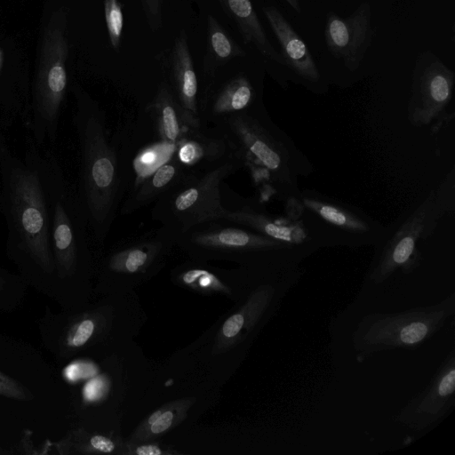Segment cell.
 <instances>
[{
	"label": "cell",
	"instance_id": "cell-1",
	"mask_svg": "<svg viewBox=\"0 0 455 455\" xmlns=\"http://www.w3.org/2000/svg\"><path fill=\"white\" fill-rule=\"evenodd\" d=\"M0 212L13 257L52 275L51 209L44 174V148L26 133L18 153L0 132Z\"/></svg>",
	"mask_w": 455,
	"mask_h": 455
},
{
	"label": "cell",
	"instance_id": "cell-2",
	"mask_svg": "<svg viewBox=\"0 0 455 455\" xmlns=\"http://www.w3.org/2000/svg\"><path fill=\"white\" fill-rule=\"evenodd\" d=\"M212 129L226 138L255 184L268 188L282 202L299 196L298 178L311 174L313 164L273 122L263 103Z\"/></svg>",
	"mask_w": 455,
	"mask_h": 455
},
{
	"label": "cell",
	"instance_id": "cell-3",
	"mask_svg": "<svg viewBox=\"0 0 455 455\" xmlns=\"http://www.w3.org/2000/svg\"><path fill=\"white\" fill-rule=\"evenodd\" d=\"M75 97L72 122L78 149V179L74 185L92 239L102 242L111 228L119 201V160L104 111L78 88Z\"/></svg>",
	"mask_w": 455,
	"mask_h": 455
},
{
	"label": "cell",
	"instance_id": "cell-4",
	"mask_svg": "<svg viewBox=\"0 0 455 455\" xmlns=\"http://www.w3.org/2000/svg\"><path fill=\"white\" fill-rule=\"evenodd\" d=\"M454 168L437 188L414 202L392 224L376 243L375 254L368 272V279L380 284L398 271L412 272L420 262L418 243L428 238L441 218L454 212Z\"/></svg>",
	"mask_w": 455,
	"mask_h": 455
},
{
	"label": "cell",
	"instance_id": "cell-5",
	"mask_svg": "<svg viewBox=\"0 0 455 455\" xmlns=\"http://www.w3.org/2000/svg\"><path fill=\"white\" fill-rule=\"evenodd\" d=\"M66 13L55 12L43 35L40 60L21 121L26 133L40 148H54L64 108L68 74Z\"/></svg>",
	"mask_w": 455,
	"mask_h": 455
},
{
	"label": "cell",
	"instance_id": "cell-6",
	"mask_svg": "<svg viewBox=\"0 0 455 455\" xmlns=\"http://www.w3.org/2000/svg\"><path fill=\"white\" fill-rule=\"evenodd\" d=\"M194 261H237L245 267L299 264L307 256L288 243L220 220L198 225L177 239Z\"/></svg>",
	"mask_w": 455,
	"mask_h": 455
},
{
	"label": "cell",
	"instance_id": "cell-7",
	"mask_svg": "<svg viewBox=\"0 0 455 455\" xmlns=\"http://www.w3.org/2000/svg\"><path fill=\"white\" fill-rule=\"evenodd\" d=\"M243 168L236 155L204 171H188L160 196L151 217L178 239L189 229L224 220L227 208L221 201L220 184Z\"/></svg>",
	"mask_w": 455,
	"mask_h": 455
},
{
	"label": "cell",
	"instance_id": "cell-8",
	"mask_svg": "<svg viewBox=\"0 0 455 455\" xmlns=\"http://www.w3.org/2000/svg\"><path fill=\"white\" fill-rule=\"evenodd\" d=\"M455 313V295L400 312L365 315L352 335L355 357L363 363L382 352L413 350L435 335Z\"/></svg>",
	"mask_w": 455,
	"mask_h": 455
},
{
	"label": "cell",
	"instance_id": "cell-9",
	"mask_svg": "<svg viewBox=\"0 0 455 455\" xmlns=\"http://www.w3.org/2000/svg\"><path fill=\"white\" fill-rule=\"evenodd\" d=\"M300 218L315 230L325 247L374 246L387 232V226L350 204L317 190H300Z\"/></svg>",
	"mask_w": 455,
	"mask_h": 455
},
{
	"label": "cell",
	"instance_id": "cell-10",
	"mask_svg": "<svg viewBox=\"0 0 455 455\" xmlns=\"http://www.w3.org/2000/svg\"><path fill=\"white\" fill-rule=\"evenodd\" d=\"M300 275L299 264L282 270L273 280L262 283L249 295L244 304L222 323L213 346V354L228 351L241 342L259 323L270 316L271 313Z\"/></svg>",
	"mask_w": 455,
	"mask_h": 455
},
{
	"label": "cell",
	"instance_id": "cell-11",
	"mask_svg": "<svg viewBox=\"0 0 455 455\" xmlns=\"http://www.w3.org/2000/svg\"><path fill=\"white\" fill-rule=\"evenodd\" d=\"M454 80L453 71L435 56L417 62L407 107V118L412 126L434 128L447 120Z\"/></svg>",
	"mask_w": 455,
	"mask_h": 455
},
{
	"label": "cell",
	"instance_id": "cell-12",
	"mask_svg": "<svg viewBox=\"0 0 455 455\" xmlns=\"http://www.w3.org/2000/svg\"><path fill=\"white\" fill-rule=\"evenodd\" d=\"M225 207L224 220L292 245L307 257L325 247L323 239L302 218L272 214L255 200H245L233 208Z\"/></svg>",
	"mask_w": 455,
	"mask_h": 455
},
{
	"label": "cell",
	"instance_id": "cell-13",
	"mask_svg": "<svg viewBox=\"0 0 455 455\" xmlns=\"http://www.w3.org/2000/svg\"><path fill=\"white\" fill-rule=\"evenodd\" d=\"M455 405V351L451 349L430 382L396 414L395 420L415 432L440 423Z\"/></svg>",
	"mask_w": 455,
	"mask_h": 455
},
{
	"label": "cell",
	"instance_id": "cell-14",
	"mask_svg": "<svg viewBox=\"0 0 455 455\" xmlns=\"http://www.w3.org/2000/svg\"><path fill=\"white\" fill-rule=\"evenodd\" d=\"M262 103L257 86L244 74L223 82L210 80L198 98L199 117L203 127L215 128L228 117Z\"/></svg>",
	"mask_w": 455,
	"mask_h": 455
},
{
	"label": "cell",
	"instance_id": "cell-15",
	"mask_svg": "<svg viewBox=\"0 0 455 455\" xmlns=\"http://www.w3.org/2000/svg\"><path fill=\"white\" fill-rule=\"evenodd\" d=\"M176 245L175 235L160 227L112 252L106 267L110 273L116 275H146L161 266Z\"/></svg>",
	"mask_w": 455,
	"mask_h": 455
},
{
	"label": "cell",
	"instance_id": "cell-16",
	"mask_svg": "<svg viewBox=\"0 0 455 455\" xmlns=\"http://www.w3.org/2000/svg\"><path fill=\"white\" fill-rule=\"evenodd\" d=\"M371 36V12L367 4L361 5L348 18L331 14L327 20V46L334 57L341 59L352 71L359 67Z\"/></svg>",
	"mask_w": 455,
	"mask_h": 455
},
{
	"label": "cell",
	"instance_id": "cell-17",
	"mask_svg": "<svg viewBox=\"0 0 455 455\" xmlns=\"http://www.w3.org/2000/svg\"><path fill=\"white\" fill-rule=\"evenodd\" d=\"M263 12L280 44L285 67L307 89L315 93H323L326 87L303 40L275 7H264Z\"/></svg>",
	"mask_w": 455,
	"mask_h": 455
},
{
	"label": "cell",
	"instance_id": "cell-18",
	"mask_svg": "<svg viewBox=\"0 0 455 455\" xmlns=\"http://www.w3.org/2000/svg\"><path fill=\"white\" fill-rule=\"evenodd\" d=\"M164 80L180 105L189 129L203 127L198 109L197 77L184 30L175 39L168 62V77Z\"/></svg>",
	"mask_w": 455,
	"mask_h": 455
},
{
	"label": "cell",
	"instance_id": "cell-19",
	"mask_svg": "<svg viewBox=\"0 0 455 455\" xmlns=\"http://www.w3.org/2000/svg\"><path fill=\"white\" fill-rule=\"evenodd\" d=\"M174 148L175 157L188 171L211 169L235 153L226 138L209 127L188 129Z\"/></svg>",
	"mask_w": 455,
	"mask_h": 455
},
{
	"label": "cell",
	"instance_id": "cell-20",
	"mask_svg": "<svg viewBox=\"0 0 455 455\" xmlns=\"http://www.w3.org/2000/svg\"><path fill=\"white\" fill-rule=\"evenodd\" d=\"M146 112H150L155 117L158 134L167 145L175 147L189 129L185 114L164 79Z\"/></svg>",
	"mask_w": 455,
	"mask_h": 455
},
{
	"label": "cell",
	"instance_id": "cell-21",
	"mask_svg": "<svg viewBox=\"0 0 455 455\" xmlns=\"http://www.w3.org/2000/svg\"><path fill=\"white\" fill-rule=\"evenodd\" d=\"M187 172L188 171L173 155L132 190L123 204L120 213L122 215L131 214L153 202L155 203Z\"/></svg>",
	"mask_w": 455,
	"mask_h": 455
},
{
	"label": "cell",
	"instance_id": "cell-22",
	"mask_svg": "<svg viewBox=\"0 0 455 455\" xmlns=\"http://www.w3.org/2000/svg\"><path fill=\"white\" fill-rule=\"evenodd\" d=\"M223 10L236 23L243 41L253 44L265 58L285 67L281 54L269 43L250 0H219Z\"/></svg>",
	"mask_w": 455,
	"mask_h": 455
},
{
	"label": "cell",
	"instance_id": "cell-23",
	"mask_svg": "<svg viewBox=\"0 0 455 455\" xmlns=\"http://www.w3.org/2000/svg\"><path fill=\"white\" fill-rule=\"evenodd\" d=\"M195 402V398L186 397L164 404L139 424L126 443L151 441L167 434L187 418Z\"/></svg>",
	"mask_w": 455,
	"mask_h": 455
},
{
	"label": "cell",
	"instance_id": "cell-24",
	"mask_svg": "<svg viewBox=\"0 0 455 455\" xmlns=\"http://www.w3.org/2000/svg\"><path fill=\"white\" fill-rule=\"evenodd\" d=\"M245 52L241 48L211 15L207 18V46L203 60V71L206 77L212 79L217 70L231 60L244 57Z\"/></svg>",
	"mask_w": 455,
	"mask_h": 455
},
{
	"label": "cell",
	"instance_id": "cell-25",
	"mask_svg": "<svg viewBox=\"0 0 455 455\" xmlns=\"http://www.w3.org/2000/svg\"><path fill=\"white\" fill-rule=\"evenodd\" d=\"M175 278L180 285L196 292L231 295L230 287L217 274L204 267L202 262L194 261L180 267Z\"/></svg>",
	"mask_w": 455,
	"mask_h": 455
},
{
	"label": "cell",
	"instance_id": "cell-26",
	"mask_svg": "<svg viewBox=\"0 0 455 455\" xmlns=\"http://www.w3.org/2000/svg\"><path fill=\"white\" fill-rule=\"evenodd\" d=\"M106 323V317L100 313L83 315L68 330L66 345L73 349L83 347L102 331Z\"/></svg>",
	"mask_w": 455,
	"mask_h": 455
},
{
	"label": "cell",
	"instance_id": "cell-27",
	"mask_svg": "<svg viewBox=\"0 0 455 455\" xmlns=\"http://www.w3.org/2000/svg\"><path fill=\"white\" fill-rule=\"evenodd\" d=\"M104 12L111 46L118 51L124 28V13L118 0H104Z\"/></svg>",
	"mask_w": 455,
	"mask_h": 455
},
{
	"label": "cell",
	"instance_id": "cell-28",
	"mask_svg": "<svg viewBox=\"0 0 455 455\" xmlns=\"http://www.w3.org/2000/svg\"><path fill=\"white\" fill-rule=\"evenodd\" d=\"M123 454L126 455H177L179 451L172 447L156 442L144 441L138 443H126L124 444Z\"/></svg>",
	"mask_w": 455,
	"mask_h": 455
},
{
	"label": "cell",
	"instance_id": "cell-29",
	"mask_svg": "<svg viewBox=\"0 0 455 455\" xmlns=\"http://www.w3.org/2000/svg\"><path fill=\"white\" fill-rule=\"evenodd\" d=\"M124 443H120L111 437L103 435H92L86 445L90 452L101 454H123Z\"/></svg>",
	"mask_w": 455,
	"mask_h": 455
},
{
	"label": "cell",
	"instance_id": "cell-30",
	"mask_svg": "<svg viewBox=\"0 0 455 455\" xmlns=\"http://www.w3.org/2000/svg\"><path fill=\"white\" fill-rule=\"evenodd\" d=\"M0 395L16 400H28L30 395L22 385L0 371Z\"/></svg>",
	"mask_w": 455,
	"mask_h": 455
},
{
	"label": "cell",
	"instance_id": "cell-31",
	"mask_svg": "<svg viewBox=\"0 0 455 455\" xmlns=\"http://www.w3.org/2000/svg\"><path fill=\"white\" fill-rule=\"evenodd\" d=\"M141 4L150 29L158 30L162 26L163 0H141Z\"/></svg>",
	"mask_w": 455,
	"mask_h": 455
},
{
	"label": "cell",
	"instance_id": "cell-32",
	"mask_svg": "<svg viewBox=\"0 0 455 455\" xmlns=\"http://www.w3.org/2000/svg\"><path fill=\"white\" fill-rule=\"evenodd\" d=\"M291 7L298 13L301 12L300 0H285Z\"/></svg>",
	"mask_w": 455,
	"mask_h": 455
},
{
	"label": "cell",
	"instance_id": "cell-33",
	"mask_svg": "<svg viewBox=\"0 0 455 455\" xmlns=\"http://www.w3.org/2000/svg\"><path fill=\"white\" fill-rule=\"evenodd\" d=\"M2 287V279L0 277V288Z\"/></svg>",
	"mask_w": 455,
	"mask_h": 455
}]
</instances>
